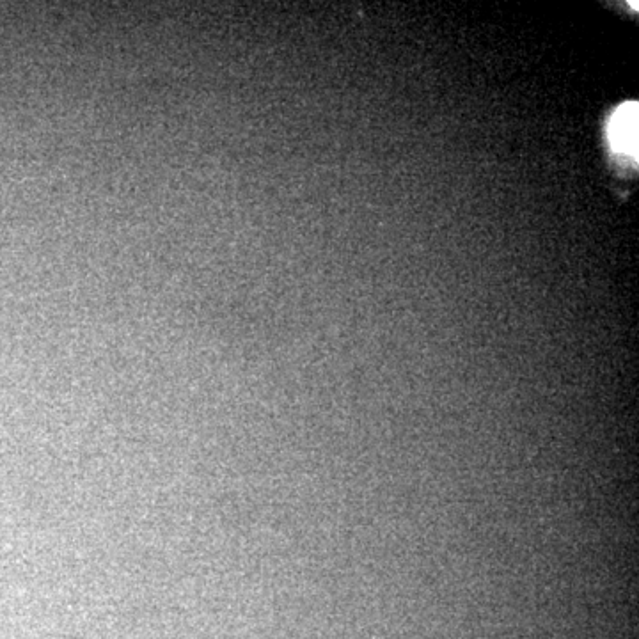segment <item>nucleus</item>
<instances>
[{
  "instance_id": "nucleus-1",
  "label": "nucleus",
  "mask_w": 639,
  "mask_h": 639,
  "mask_svg": "<svg viewBox=\"0 0 639 639\" xmlns=\"http://www.w3.org/2000/svg\"><path fill=\"white\" fill-rule=\"evenodd\" d=\"M609 141L613 150L636 157L638 153V105L627 103L615 112L609 125Z\"/></svg>"
}]
</instances>
